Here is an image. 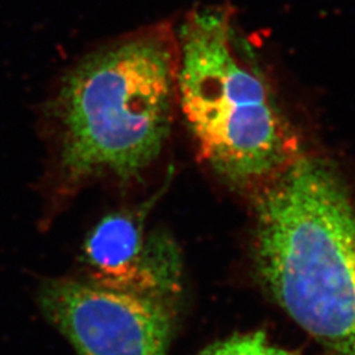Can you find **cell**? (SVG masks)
Returning a JSON list of instances; mask_svg holds the SVG:
<instances>
[{"mask_svg": "<svg viewBox=\"0 0 355 355\" xmlns=\"http://www.w3.org/2000/svg\"><path fill=\"white\" fill-rule=\"evenodd\" d=\"M254 203V259L267 291L318 341L355 355V205L341 178L297 154Z\"/></svg>", "mask_w": 355, "mask_h": 355, "instance_id": "2", "label": "cell"}, {"mask_svg": "<svg viewBox=\"0 0 355 355\" xmlns=\"http://www.w3.org/2000/svg\"><path fill=\"white\" fill-rule=\"evenodd\" d=\"M152 202L104 216L82 246L89 282L165 300L180 290L182 254L165 230L152 228Z\"/></svg>", "mask_w": 355, "mask_h": 355, "instance_id": "5", "label": "cell"}, {"mask_svg": "<svg viewBox=\"0 0 355 355\" xmlns=\"http://www.w3.org/2000/svg\"><path fill=\"white\" fill-rule=\"evenodd\" d=\"M199 355H293L268 343L261 333L237 336L216 343Z\"/></svg>", "mask_w": 355, "mask_h": 355, "instance_id": "6", "label": "cell"}, {"mask_svg": "<svg viewBox=\"0 0 355 355\" xmlns=\"http://www.w3.org/2000/svg\"><path fill=\"white\" fill-rule=\"evenodd\" d=\"M236 35L225 8L186 16L178 33V105L204 164L230 187L255 192L299 150L266 78Z\"/></svg>", "mask_w": 355, "mask_h": 355, "instance_id": "3", "label": "cell"}, {"mask_svg": "<svg viewBox=\"0 0 355 355\" xmlns=\"http://www.w3.org/2000/svg\"><path fill=\"white\" fill-rule=\"evenodd\" d=\"M38 304L78 355L167 353L171 316L165 300L61 278L42 283Z\"/></svg>", "mask_w": 355, "mask_h": 355, "instance_id": "4", "label": "cell"}, {"mask_svg": "<svg viewBox=\"0 0 355 355\" xmlns=\"http://www.w3.org/2000/svg\"><path fill=\"white\" fill-rule=\"evenodd\" d=\"M178 33L146 26L79 61L62 78L46 114L55 192L140 177L170 137L178 108Z\"/></svg>", "mask_w": 355, "mask_h": 355, "instance_id": "1", "label": "cell"}]
</instances>
